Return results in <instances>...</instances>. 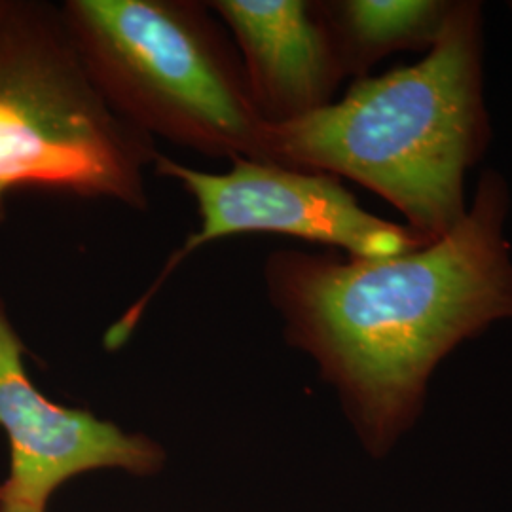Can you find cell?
<instances>
[{"label":"cell","mask_w":512,"mask_h":512,"mask_svg":"<svg viewBox=\"0 0 512 512\" xmlns=\"http://www.w3.org/2000/svg\"><path fill=\"white\" fill-rule=\"evenodd\" d=\"M511 192L488 169L465 219L408 255L277 251L264 285L289 344L336 387L366 448L380 456L418 420L440 361L512 319Z\"/></svg>","instance_id":"cell-1"},{"label":"cell","mask_w":512,"mask_h":512,"mask_svg":"<svg viewBox=\"0 0 512 512\" xmlns=\"http://www.w3.org/2000/svg\"><path fill=\"white\" fill-rule=\"evenodd\" d=\"M490 133L482 4L459 0L420 63L359 78L329 107L268 124L260 162L346 177L439 241L467 215L463 179Z\"/></svg>","instance_id":"cell-2"},{"label":"cell","mask_w":512,"mask_h":512,"mask_svg":"<svg viewBox=\"0 0 512 512\" xmlns=\"http://www.w3.org/2000/svg\"><path fill=\"white\" fill-rule=\"evenodd\" d=\"M74 44L110 107L154 141L258 160L268 122L207 2L65 0Z\"/></svg>","instance_id":"cell-3"},{"label":"cell","mask_w":512,"mask_h":512,"mask_svg":"<svg viewBox=\"0 0 512 512\" xmlns=\"http://www.w3.org/2000/svg\"><path fill=\"white\" fill-rule=\"evenodd\" d=\"M160 150L95 84L61 6L0 0V228L8 198L52 192L145 213Z\"/></svg>","instance_id":"cell-4"},{"label":"cell","mask_w":512,"mask_h":512,"mask_svg":"<svg viewBox=\"0 0 512 512\" xmlns=\"http://www.w3.org/2000/svg\"><path fill=\"white\" fill-rule=\"evenodd\" d=\"M156 175L173 179L194 198L200 228L165 260L152 281L105 334V346L122 348L143 321L145 311L184 260L219 239L275 234L346 249L349 256L389 258L408 255L435 243L410 226L374 217L325 173L296 171L283 165L234 160L224 173H207L158 154Z\"/></svg>","instance_id":"cell-5"},{"label":"cell","mask_w":512,"mask_h":512,"mask_svg":"<svg viewBox=\"0 0 512 512\" xmlns=\"http://www.w3.org/2000/svg\"><path fill=\"white\" fill-rule=\"evenodd\" d=\"M0 429L10 446V471L0 505L46 512L50 497L76 476L122 469L150 475L162 467V448L145 435L48 399L25 368V344L0 296Z\"/></svg>","instance_id":"cell-6"},{"label":"cell","mask_w":512,"mask_h":512,"mask_svg":"<svg viewBox=\"0 0 512 512\" xmlns=\"http://www.w3.org/2000/svg\"><path fill=\"white\" fill-rule=\"evenodd\" d=\"M238 48L256 109L287 124L329 107L346 71L313 2H207Z\"/></svg>","instance_id":"cell-7"},{"label":"cell","mask_w":512,"mask_h":512,"mask_svg":"<svg viewBox=\"0 0 512 512\" xmlns=\"http://www.w3.org/2000/svg\"><path fill=\"white\" fill-rule=\"evenodd\" d=\"M454 2L446 0H332L313 2L329 29L346 76L399 50H431Z\"/></svg>","instance_id":"cell-8"},{"label":"cell","mask_w":512,"mask_h":512,"mask_svg":"<svg viewBox=\"0 0 512 512\" xmlns=\"http://www.w3.org/2000/svg\"><path fill=\"white\" fill-rule=\"evenodd\" d=\"M0 512H37V511H25V509H14V507H2V505H0Z\"/></svg>","instance_id":"cell-9"},{"label":"cell","mask_w":512,"mask_h":512,"mask_svg":"<svg viewBox=\"0 0 512 512\" xmlns=\"http://www.w3.org/2000/svg\"><path fill=\"white\" fill-rule=\"evenodd\" d=\"M511 10H512V4H511Z\"/></svg>","instance_id":"cell-10"}]
</instances>
